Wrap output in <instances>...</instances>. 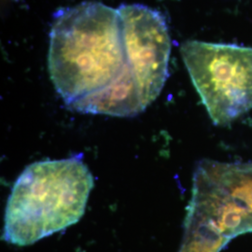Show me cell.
Listing matches in <instances>:
<instances>
[{"label": "cell", "instance_id": "cell-5", "mask_svg": "<svg viewBox=\"0 0 252 252\" xmlns=\"http://www.w3.org/2000/svg\"><path fill=\"white\" fill-rule=\"evenodd\" d=\"M126 53L149 107L161 94L168 77L171 38L165 19L156 9L141 4L119 8Z\"/></svg>", "mask_w": 252, "mask_h": 252}, {"label": "cell", "instance_id": "cell-6", "mask_svg": "<svg viewBox=\"0 0 252 252\" xmlns=\"http://www.w3.org/2000/svg\"></svg>", "mask_w": 252, "mask_h": 252}, {"label": "cell", "instance_id": "cell-2", "mask_svg": "<svg viewBox=\"0 0 252 252\" xmlns=\"http://www.w3.org/2000/svg\"><path fill=\"white\" fill-rule=\"evenodd\" d=\"M94 185L81 155L29 164L7 201L4 240L29 246L76 224L85 213Z\"/></svg>", "mask_w": 252, "mask_h": 252}, {"label": "cell", "instance_id": "cell-4", "mask_svg": "<svg viewBox=\"0 0 252 252\" xmlns=\"http://www.w3.org/2000/svg\"><path fill=\"white\" fill-rule=\"evenodd\" d=\"M192 182L189 209L229 241L252 232V162L203 160Z\"/></svg>", "mask_w": 252, "mask_h": 252}, {"label": "cell", "instance_id": "cell-3", "mask_svg": "<svg viewBox=\"0 0 252 252\" xmlns=\"http://www.w3.org/2000/svg\"><path fill=\"white\" fill-rule=\"evenodd\" d=\"M180 52L216 126H227L252 109V48L188 40Z\"/></svg>", "mask_w": 252, "mask_h": 252}, {"label": "cell", "instance_id": "cell-1", "mask_svg": "<svg viewBox=\"0 0 252 252\" xmlns=\"http://www.w3.org/2000/svg\"><path fill=\"white\" fill-rule=\"evenodd\" d=\"M48 66L55 90L74 111L134 117L148 108L129 63L118 9L87 1L59 9Z\"/></svg>", "mask_w": 252, "mask_h": 252}]
</instances>
